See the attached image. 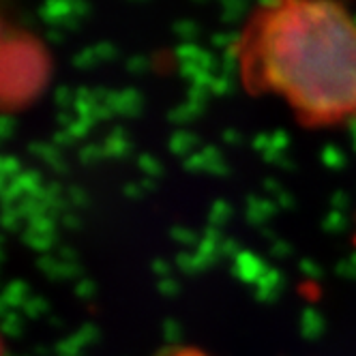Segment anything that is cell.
<instances>
[{
    "label": "cell",
    "instance_id": "6da1fadb",
    "mask_svg": "<svg viewBox=\"0 0 356 356\" xmlns=\"http://www.w3.org/2000/svg\"><path fill=\"white\" fill-rule=\"evenodd\" d=\"M251 58L264 86L316 122L356 114V19L326 3H286L258 17Z\"/></svg>",
    "mask_w": 356,
    "mask_h": 356
},
{
    "label": "cell",
    "instance_id": "7a4b0ae2",
    "mask_svg": "<svg viewBox=\"0 0 356 356\" xmlns=\"http://www.w3.org/2000/svg\"><path fill=\"white\" fill-rule=\"evenodd\" d=\"M47 78V58L39 43L0 24V108L33 99Z\"/></svg>",
    "mask_w": 356,
    "mask_h": 356
},
{
    "label": "cell",
    "instance_id": "3957f363",
    "mask_svg": "<svg viewBox=\"0 0 356 356\" xmlns=\"http://www.w3.org/2000/svg\"><path fill=\"white\" fill-rule=\"evenodd\" d=\"M0 356H3V346H0Z\"/></svg>",
    "mask_w": 356,
    "mask_h": 356
}]
</instances>
